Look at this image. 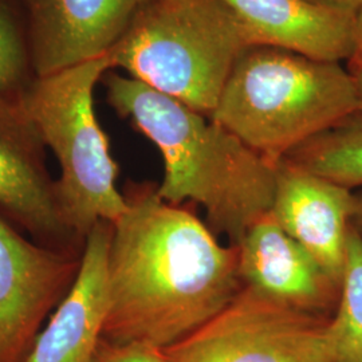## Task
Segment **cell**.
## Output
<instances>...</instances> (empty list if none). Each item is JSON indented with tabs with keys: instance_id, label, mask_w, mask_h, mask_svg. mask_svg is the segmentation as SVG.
I'll return each instance as SVG.
<instances>
[{
	"instance_id": "1",
	"label": "cell",
	"mask_w": 362,
	"mask_h": 362,
	"mask_svg": "<svg viewBox=\"0 0 362 362\" xmlns=\"http://www.w3.org/2000/svg\"><path fill=\"white\" fill-rule=\"evenodd\" d=\"M113 223L103 338L165 349L224 310L243 288L238 247L220 245L188 209L133 184Z\"/></svg>"
},
{
	"instance_id": "2",
	"label": "cell",
	"mask_w": 362,
	"mask_h": 362,
	"mask_svg": "<svg viewBox=\"0 0 362 362\" xmlns=\"http://www.w3.org/2000/svg\"><path fill=\"white\" fill-rule=\"evenodd\" d=\"M101 82L107 104L163 156L157 194L164 202L200 204L212 230L227 235L235 247L272 212L278 164L218 122L134 78L107 71Z\"/></svg>"
},
{
	"instance_id": "3",
	"label": "cell",
	"mask_w": 362,
	"mask_h": 362,
	"mask_svg": "<svg viewBox=\"0 0 362 362\" xmlns=\"http://www.w3.org/2000/svg\"><path fill=\"white\" fill-rule=\"evenodd\" d=\"M358 110L356 81L339 62L251 46L236 61L209 118L278 164Z\"/></svg>"
},
{
	"instance_id": "4",
	"label": "cell",
	"mask_w": 362,
	"mask_h": 362,
	"mask_svg": "<svg viewBox=\"0 0 362 362\" xmlns=\"http://www.w3.org/2000/svg\"><path fill=\"white\" fill-rule=\"evenodd\" d=\"M251 46L246 28L220 0H141L107 57L112 69L209 118Z\"/></svg>"
},
{
	"instance_id": "5",
	"label": "cell",
	"mask_w": 362,
	"mask_h": 362,
	"mask_svg": "<svg viewBox=\"0 0 362 362\" xmlns=\"http://www.w3.org/2000/svg\"><path fill=\"white\" fill-rule=\"evenodd\" d=\"M112 69L109 57L35 78L21 100L59 168L57 187L69 227L86 243L100 223H116L127 208L117 189L118 167L94 109V89Z\"/></svg>"
},
{
	"instance_id": "6",
	"label": "cell",
	"mask_w": 362,
	"mask_h": 362,
	"mask_svg": "<svg viewBox=\"0 0 362 362\" xmlns=\"http://www.w3.org/2000/svg\"><path fill=\"white\" fill-rule=\"evenodd\" d=\"M330 318L243 286L224 310L163 356L165 362H327Z\"/></svg>"
},
{
	"instance_id": "7",
	"label": "cell",
	"mask_w": 362,
	"mask_h": 362,
	"mask_svg": "<svg viewBox=\"0 0 362 362\" xmlns=\"http://www.w3.org/2000/svg\"><path fill=\"white\" fill-rule=\"evenodd\" d=\"M21 95H0V219L42 246L83 254L85 242L66 221L47 148Z\"/></svg>"
},
{
	"instance_id": "8",
	"label": "cell",
	"mask_w": 362,
	"mask_h": 362,
	"mask_svg": "<svg viewBox=\"0 0 362 362\" xmlns=\"http://www.w3.org/2000/svg\"><path fill=\"white\" fill-rule=\"evenodd\" d=\"M77 252L42 246L0 219V362H23L77 279Z\"/></svg>"
},
{
	"instance_id": "9",
	"label": "cell",
	"mask_w": 362,
	"mask_h": 362,
	"mask_svg": "<svg viewBox=\"0 0 362 362\" xmlns=\"http://www.w3.org/2000/svg\"><path fill=\"white\" fill-rule=\"evenodd\" d=\"M141 0H22L35 78L106 57Z\"/></svg>"
},
{
	"instance_id": "10",
	"label": "cell",
	"mask_w": 362,
	"mask_h": 362,
	"mask_svg": "<svg viewBox=\"0 0 362 362\" xmlns=\"http://www.w3.org/2000/svg\"><path fill=\"white\" fill-rule=\"evenodd\" d=\"M243 286L297 310L332 317L341 285L274 219L259 220L238 246Z\"/></svg>"
},
{
	"instance_id": "11",
	"label": "cell",
	"mask_w": 362,
	"mask_h": 362,
	"mask_svg": "<svg viewBox=\"0 0 362 362\" xmlns=\"http://www.w3.org/2000/svg\"><path fill=\"white\" fill-rule=\"evenodd\" d=\"M354 194L285 158L278 163L272 215L338 285L345 272Z\"/></svg>"
},
{
	"instance_id": "12",
	"label": "cell",
	"mask_w": 362,
	"mask_h": 362,
	"mask_svg": "<svg viewBox=\"0 0 362 362\" xmlns=\"http://www.w3.org/2000/svg\"><path fill=\"white\" fill-rule=\"evenodd\" d=\"M113 224L100 221L86 238L81 269L64 300L40 330L23 362H91L103 339L107 257Z\"/></svg>"
},
{
	"instance_id": "13",
	"label": "cell",
	"mask_w": 362,
	"mask_h": 362,
	"mask_svg": "<svg viewBox=\"0 0 362 362\" xmlns=\"http://www.w3.org/2000/svg\"><path fill=\"white\" fill-rule=\"evenodd\" d=\"M246 28L254 46H270L313 59L349 61L356 15L308 0H220Z\"/></svg>"
},
{
	"instance_id": "14",
	"label": "cell",
	"mask_w": 362,
	"mask_h": 362,
	"mask_svg": "<svg viewBox=\"0 0 362 362\" xmlns=\"http://www.w3.org/2000/svg\"><path fill=\"white\" fill-rule=\"evenodd\" d=\"M285 160L351 191L362 188V110L300 144Z\"/></svg>"
},
{
	"instance_id": "15",
	"label": "cell",
	"mask_w": 362,
	"mask_h": 362,
	"mask_svg": "<svg viewBox=\"0 0 362 362\" xmlns=\"http://www.w3.org/2000/svg\"><path fill=\"white\" fill-rule=\"evenodd\" d=\"M327 362H362V236L351 224L339 299L329 324Z\"/></svg>"
},
{
	"instance_id": "16",
	"label": "cell",
	"mask_w": 362,
	"mask_h": 362,
	"mask_svg": "<svg viewBox=\"0 0 362 362\" xmlns=\"http://www.w3.org/2000/svg\"><path fill=\"white\" fill-rule=\"evenodd\" d=\"M35 79L22 0H0V95L18 97Z\"/></svg>"
},
{
	"instance_id": "17",
	"label": "cell",
	"mask_w": 362,
	"mask_h": 362,
	"mask_svg": "<svg viewBox=\"0 0 362 362\" xmlns=\"http://www.w3.org/2000/svg\"><path fill=\"white\" fill-rule=\"evenodd\" d=\"M91 362H165L163 350L140 344H115L101 339Z\"/></svg>"
},
{
	"instance_id": "18",
	"label": "cell",
	"mask_w": 362,
	"mask_h": 362,
	"mask_svg": "<svg viewBox=\"0 0 362 362\" xmlns=\"http://www.w3.org/2000/svg\"><path fill=\"white\" fill-rule=\"evenodd\" d=\"M350 73L357 71L362 67V8L356 15V30H354V52L348 61Z\"/></svg>"
},
{
	"instance_id": "19",
	"label": "cell",
	"mask_w": 362,
	"mask_h": 362,
	"mask_svg": "<svg viewBox=\"0 0 362 362\" xmlns=\"http://www.w3.org/2000/svg\"><path fill=\"white\" fill-rule=\"evenodd\" d=\"M308 1L321 7L332 8L342 13H353V15H357L362 8V0H308Z\"/></svg>"
},
{
	"instance_id": "20",
	"label": "cell",
	"mask_w": 362,
	"mask_h": 362,
	"mask_svg": "<svg viewBox=\"0 0 362 362\" xmlns=\"http://www.w3.org/2000/svg\"><path fill=\"white\" fill-rule=\"evenodd\" d=\"M350 223L351 227L362 236V189L354 194V209Z\"/></svg>"
},
{
	"instance_id": "21",
	"label": "cell",
	"mask_w": 362,
	"mask_h": 362,
	"mask_svg": "<svg viewBox=\"0 0 362 362\" xmlns=\"http://www.w3.org/2000/svg\"><path fill=\"white\" fill-rule=\"evenodd\" d=\"M354 81H356V86H357V94H358V104H360V110H362V67L358 69L357 71L351 73Z\"/></svg>"
}]
</instances>
